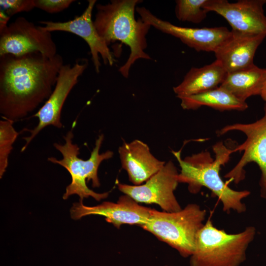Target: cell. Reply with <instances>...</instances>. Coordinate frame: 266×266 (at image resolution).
<instances>
[{"mask_svg":"<svg viewBox=\"0 0 266 266\" xmlns=\"http://www.w3.org/2000/svg\"><path fill=\"white\" fill-rule=\"evenodd\" d=\"M152 208L138 204L130 196L125 195L119 197L117 202L104 201L100 204L88 206L83 200L74 203L70 212L72 219L76 220L90 215H99L105 217V220L117 229L124 224L140 226L148 221Z\"/></svg>","mask_w":266,"mask_h":266,"instance_id":"obj_14","label":"cell"},{"mask_svg":"<svg viewBox=\"0 0 266 266\" xmlns=\"http://www.w3.org/2000/svg\"><path fill=\"white\" fill-rule=\"evenodd\" d=\"M96 2V0H89L87 7L82 14L72 20L66 22L41 21L39 23L43 25L40 27L45 31L68 32L83 38L89 47L95 70L99 73L101 66L99 55L105 65L112 66L116 60L108 45L98 33L92 20V12Z\"/></svg>","mask_w":266,"mask_h":266,"instance_id":"obj_12","label":"cell"},{"mask_svg":"<svg viewBox=\"0 0 266 266\" xmlns=\"http://www.w3.org/2000/svg\"><path fill=\"white\" fill-rule=\"evenodd\" d=\"M263 117L255 122L228 125L218 130L216 133L222 135L232 131H239L245 134V141L233 149V153L243 151V155L224 177L237 184L245 177V166L251 162L256 163L261 171L259 181L260 196L266 200V102Z\"/></svg>","mask_w":266,"mask_h":266,"instance_id":"obj_7","label":"cell"},{"mask_svg":"<svg viewBox=\"0 0 266 266\" xmlns=\"http://www.w3.org/2000/svg\"><path fill=\"white\" fill-rule=\"evenodd\" d=\"M73 137L71 129L64 136L65 142L63 144L54 143V147L62 155V159L58 160L53 157L48 158L49 162L65 168L71 175V182L66 188L63 196V199L66 200L72 195H77L81 200L90 197L97 201L106 199L108 196L109 192L96 193L88 187L86 181L89 182L91 180L94 188L100 186L98 175L99 167L102 161L111 158L113 152L107 150L100 154V149L104 138L103 134H101L96 140L95 146L90 158L86 160H83L78 157L79 147L77 144L73 143Z\"/></svg>","mask_w":266,"mask_h":266,"instance_id":"obj_5","label":"cell"},{"mask_svg":"<svg viewBox=\"0 0 266 266\" xmlns=\"http://www.w3.org/2000/svg\"><path fill=\"white\" fill-rule=\"evenodd\" d=\"M215 154L213 158L207 150L187 156L182 159L181 151H172L181 168L178 174L179 183L188 185L192 194H197L204 187L209 189L212 196L217 197L223 205V210L229 213L233 210L238 213L246 211V206L242 200L250 194L247 190L235 191L226 184L220 171L230 160L233 149L219 141L212 147Z\"/></svg>","mask_w":266,"mask_h":266,"instance_id":"obj_2","label":"cell"},{"mask_svg":"<svg viewBox=\"0 0 266 266\" xmlns=\"http://www.w3.org/2000/svg\"><path fill=\"white\" fill-rule=\"evenodd\" d=\"M0 6L9 17L19 12L30 11L35 8L34 0H0Z\"/></svg>","mask_w":266,"mask_h":266,"instance_id":"obj_22","label":"cell"},{"mask_svg":"<svg viewBox=\"0 0 266 266\" xmlns=\"http://www.w3.org/2000/svg\"><path fill=\"white\" fill-rule=\"evenodd\" d=\"M206 0H177L175 13L176 18L182 22L195 24L201 23L208 12L202 7Z\"/></svg>","mask_w":266,"mask_h":266,"instance_id":"obj_21","label":"cell"},{"mask_svg":"<svg viewBox=\"0 0 266 266\" xmlns=\"http://www.w3.org/2000/svg\"><path fill=\"white\" fill-rule=\"evenodd\" d=\"M136 11L144 22L180 39L198 52H214L231 34V31L225 27L193 28L176 26L156 17L144 7L137 6Z\"/></svg>","mask_w":266,"mask_h":266,"instance_id":"obj_11","label":"cell"},{"mask_svg":"<svg viewBox=\"0 0 266 266\" xmlns=\"http://www.w3.org/2000/svg\"><path fill=\"white\" fill-rule=\"evenodd\" d=\"M266 34H249L232 30L229 36L214 52L227 72L247 67L253 63L258 46Z\"/></svg>","mask_w":266,"mask_h":266,"instance_id":"obj_15","label":"cell"},{"mask_svg":"<svg viewBox=\"0 0 266 266\" xmlns=\"http://www.w3.org/2000/svg\"><path fill=\"white\" fill-rule=\"evenodd\" d=\"M266 0H206L202 7L223 17L233 31L249 34H266V16L263 6Z\"/></svg>","mask_w":266,"mask_h":266,"instance_id":"obj_13","label":"cell"},{"mask_svg":"<svg viewBox=\"0 0 266 266\" xmlns=\"http://www.w3.org/2000/svg\"><path fill=\"white\" fill-rule=\"evenodd\" d=\"M88 65L87 59H78L73 65L68 64L62 66L52 93L33 115L38 118V123L35 127L29 131L30 135L24 138L25 143L21 149V152L26 149L32 140L45 127L51 125L60 129L63 127L61 116L64 104Z\"/></svg>","mask_w":266,"mask_h":266,"instance_id":"obj_9","label":"cell"},{"mask_svg":"<svg viewBox=\"0 0 266 266\" xmlns=\"http://www.w3.org/2000/svg\"><path fill=\"white\" fill-rule=\"evenodd\" d=\"M206 215V211L196 203L188 204L174 212L151 209L148 221L141 227L187 258L194 251L197 236L204 224Z\"/></svg>","mask_w":266,"mask_h":266,"instance_id":"obj_6","label":"cell"},{"mask_svg":"<svg viewBox=\"0 0 266 266\" xmlns=\"http://www.w3.org/2000/svg\"><path fill=\"white\" fill-rule=\"evenodd\" d=\"M39 52L48 58L57 53L51 32L43 30L26 18L20 16L0 28V56H19Z\"/></svg>","mask_w":266,"mask_h":266,"instance_id":"obj_8","label":"cell"},{"mask_svg":"<svg viewBox=\"0 0 266 266\" xmlns=\"http://www.w3.org/2000/svg\"><path fill=\"white\" fill-rule=\"evenodd\" d=\"M179 172L171 161L144 184L131 185L118 184V189L137 202L158 205L164 211L174 212L182 208L174 194L179 183Z\"/></svg>","mask_w":266,"mask_h":266,"instance_id":"obj_10","label":"cell"},{"mask_svg":"<svg viewBox=\"0 0 266 266\" xmlns=\"http://www.w3.org/2000/svg\"><path fill=\"white\" fill-rule=\"evenodd\" d=\"M118 153L122 168L134 185H140L157 173L166 162L157 159L144 142L135 139L124 142Z\"/></svg>","mask_w":266,"mask_h":266,"instance_id":"obj_16","label":"cell"},{"mask_svg":"<svg viewBox=\"0 0 266 266\" xmlns=\"http://www.w3.org/2000/svg\"><path fill=\"white\" fill-rule=\"evenodd\" d=\"M74 1L75 0H34L35 7L49 13L61 12Z\"/></svg>","mask_w":266,"mask_h":266,"instance_id":"obj_23","label":"cell"},{"mask_svg":"<svg viewBox=\"0 0 266 266\" xmlns=\"http://www.w3.org/2000/svg\"><path fill=\"white\" fill-rule=\"evenodd\" d=\"M63 59L33 52L0 56V113L14 121L26 117L49 98L55 86Z\"/></svg>","mask_w":266,"mask_h":266,"instance_id":"obj_1","label":"cell"},{"mask_svg":"<svg viewBox=\"0 0 266 266\" xmlns=\"http://www.w3.org/2000/svg\"><path fill=\"white\" fill-rule=\"evenodd\" d=\"M140 0H111L105 4L96 5L97 12L93 21L100 37L109 45L120 41L128 46L130 54L126 63L119 69L128 77L131 66L140 59L152 58L144 50L147 46L146 35L151 26L140 18H135L134 12Z\"/></svg>","mask_w":266,"mask_h":266,"instance_id":"obj_3","label":"cell"},{"mask_svg":"<svg viewBox=\"0 0 266 266\" xmlns=\"http://www.w3.org/2000/svg\"><path fill=\"white\" fill-rule=\"evenodd\" d=\"M226 74L221 63L216 60L201 67L191 68L173 90L179 99L204 93L220 86Z\"/></svg>","mask_w":266,"mask_h":266,"instance_id":"obj_17","label":"cell"},{"mask_svg":"<svg viewBox=\"0 0 266 266\" xmlns=\"http://www.w3.org/2000/svg\"><path fill=\"white\" fill-rule=\"evenodd\" d=\"M0 121V177L1 178L8 164L13 144L18 135L13 127L14 121L2 118Z\"/></svg>","mask_w":266,"mask_h":266,"instance_id":"obj_20","label":"cell"},{"mask_svg":"<svg viewBox=\"0 0 266 266\" xmlns=\"http://www.w3.org/2000/svg\"><path fill=\"white\" fill-rule=\"evenodd\" d=\"M256 233L254 227L228 233L216 228L209 218L199 232L190 266H239L246 259V250Z\"/></svg>","mask_w":266,"mask_h":266,"instance_id":"obj_4","label":"cell"},{"mask_svg":"<svg viewBox=\"0 0 266 266\" xmlns=\"http://www.w3.org/2000/svg\"><path fill=\"white\" fill-rule=\"evenodd\" d=\"M266 82V68L254 64L247 67L227 72L221 87L239 100L245 101L248 98L261 95Z\"/></svg>","mask_w":266,"mask_h":266,"instance_id":"obj_18","label":"cell"},{"mask_svg":"<svg viewBox=\"0 0 266 266\" xmlns=\"http://www.w3.org/2000/svg\"><path fill=\"white\" fill-rule=\"evenodd\" d=\"M261 96L263 100L266 102V82Z\"/></svg>","mask_w":266,"mask_h":266,"instance_id":"obj_24","label":"cell"},{"mask_svg":"<svg viewBox=\"0 0 266 266\" xmlns=\"http://www.w3.org/2000/svg\"><path fill=\"white\" fill-rule=\"evenodd\" d=\"M180 99L181 107L186 110H196L202 106H208L220 111H244L248 107L246 101L239 100L220 86Z\"/></svg>","mask_w":266,"mask_h":266,"instance_id":"obj_19","label":"cell"}]
</instances>
